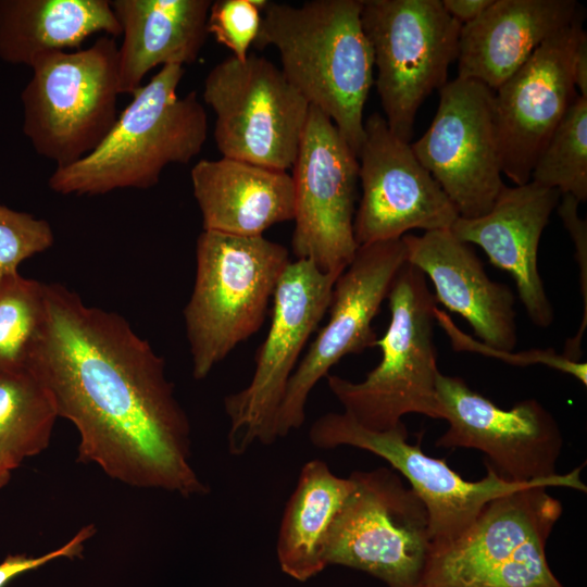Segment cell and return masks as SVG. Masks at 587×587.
I'll use <instances>...</instances> for the list:
<instances>
[{"mask_svg":"<svg viewBox=\"0 0 587 587\" xmlns=\"http://www.w3.org/2000/svg\"><path fill=\"white\" fill-rule=\"evenodd\" d=\"M353 489L352 477L335 475L326 462L304 463L277 536L276 555L284 574L303 583L326 569L323 548L328 529Z\"/></svg>","mask_w":587,"mask_h":587,"instance_id":"obj_25","label":"cell"},{"mask_svg":"<svg viewBox=\"0 0 587 587\" xmlns=\"http://www.w3.org/2000/svg\"><path fill=\"white\" fill-rule=\"evenodd\" d=\"M545 483L489 501L453 541L430 551L419 587H564L546 557L563 508Z\"/></svg>","mask_w":587,"mask_h":587,"instance_id":"obj_6","label":"cell"},{"mask_svg":"<svg viewBox=\"0 0 587 587\" xmlns=\"http://www.w3.org/2000/svg\"><path fill=\"white\" fill-rule=\"evenodd\" d=\"M270 1L217 0L211 3L208 33L230 50L232 57L243 61L254 43L262 24V12Z\"/></svg>","mask_w":587,"mask_h":587,"instance_id":"obj_30","label":"cell"},{"mask_svg":"<svg viewBox=\"0 0 587 587\" xmlns=\"http://www.w3.org/2000/svg\"><path fill=\"white\" fill-rule=\"evenodd\" d=\"M460 217L488 213L505 186L494 121V91L457 77L439 89L437 112L411 145Z\"/></svg>","mask_w":587,"mask_h":587,"instance_id":"obj_16","label":"cell"},{"mask_svg":"<svg viewBox=\"0 0 587 587\" xmlns=\"http://www.w3.org/2000/svg\"><path fill=\"white\" fill-rule=\"evenodd\" d=\"M390 321L377 339L382 359L361 382L338 375L325 378L335 398L360 426L385 432L419 413L440 419L436 383L439 375L434 341L437 301L425 275L405 263L387 296Z\"/></svg>","mask_w":587,"mask_h":587,"instance_id":"obj_5","label":"cell"},{"mask_svg":"<svg viewBox=\"0 0 587 587\" xmlns=\"http://www.w3.org/2000/svg\"><path fill=\"white\" fill-rule=\"evenodd\" d=\"M530 180L587 199V99L577 95L537 158Z\"/></svg>","mask_w":587,"mask_h":587,"instance_id":"obj_28","label":"cell"},{"mask_svg":"<svg viewBox=\"0 0 587 587\" xmlns=\"http://www.w3.org/2000/svg\"><path fill=\"white\" fill-rule=\"evenodd\" d=\"M573 78L579 96L587 99V34L583 30L575 48Z\"/></svg>","mask_w":587,"mask_h":587,"instance_id":"obj_35","label":"cell"},{"mask_svg":"<svg viewBox=\"0 0 587 587\" xmlns=\"http://www.w3.org/2000/svg\"><path fill=\"white\" fill-rule=\"evenodd\" d=\"M494 0H441L448 14L461 25L478 18Z\"/></svg>","mask_w":587,"mask_h":587,"instance_id":"obj_34","label":"cell"},{"mask_svg":"<svg viewBox=\"0 0 587 587\" xmlns=\"http://www.w3.org/2000/svg\"><path fill=\"white\" fill-rule=\"evenodd\" d=\"M350 476L354 489L328 529L325 566L359 570L387 587H419L433 548L425 504L391 469Z\"/></svg>","mask_w":587,"mask_h":587,"instance_id":"obj_8","label":"cell"},{"mask_svg":"<svg viewBox=\"0 0 587 587\" xmlns=\"http://www.w3.org/2000/svg\"><path fill=\"white\" fill-rule=\"evenodd\" d=\"M18 465L11 459L0 455V487L4 486L11 476V472Z\"/></svg>","mask_w":587,"mask_h":587,"instance_id":"obj_36","label":"cell"},{"mask_svg":"<svg viewBox=\"0 0 587 587\" xmlns=\"http://www.w3.org/2000/svg\"><path fill=\"white\" fill-rule=\"evenodd\" d=\"M118 47L102 36L90 47L38 57L21 93L23 133L35 151L68 166L92 152L117 114Z\"/></svg>","mask_w":587,"mask_h":587,"instance_id":"obj_7","label":"cell"},{"mask_svg":"<svg viewBox=\"0 0 587 587\" xmlns=\"http://www.w3.org/2000/svg\"><path fill=\"white\" fill-rule=\"evenodd\" d=\"M401 238L407 262L433 283L437 303L461 315L485 346L511 352L517 342L515 296L488 277L472 247L450 229Z\"/></svg>","mask_w":587,"mask_h":587,"instance_id":"obj_20","label":"cell"},{"mask_svg":"<svg viewBox=\"0 0 587 587\" xmlns=\"http://www.w3.org/2000/svg\"><path fill=\"white\" fill-rule=\"evenodd\" d=\"M580 14L575 0H494L478 18L461 27L458 77L495 91Z\"/></svg>","mask_w":587,"mask_h":587,"instance_id":"obj_21","label":"cell"},{"mask_svg":"<svg viewBox=\"0 0 587 587\" xmlns=\"http://www.w3.org/2000/svg\"><path fill=\"white\" fill-rule=\"evenodd\" d=\"M408 436L403 422L391 429L374 432L360 426L345 412L325 413L309 429V440L316 448L355 447L383 458L403 475L428 511L432 549L461 536L492 499L534 483L555 487L548 482L511 483L487 465L485 477L465 480L445 459L425 454L420 441L410 444Z\"/></svg>","mask_w":587,"mask_h":587,"instance_id":"obj_15","label":"cell"},{"mask_svg":"<svg viewBox=\"0 0 587 587\" xmlns=\"http://www.w3.org/2000/svg\"><path fill=\"white\" fill-rule=\"evenodd\" d=\"M202 97L215 114L213 136L224 158L292 167L310 104L280 68L254 53L229 57L208 73Z\"/></svg>","mask_w":587,"mask_h":587,"instance_id":"obj_11","label":"cell"},{"mask_svg":"<svg viewBox=\"0 0 587 587\" xmlns=\"http://www.w3.org/2000/svg\"><path fill=\"white\" fill-rule=\"evenodd\" d=\"M583 14L542 42L494 91V121L501 171L514 185L530 180L549 139L578 95L573 78Z\"/></svg>","mask_w":587,"mask_h":587,"instance_id":"obj_18","label":"cell"},{"mask_svg":"<svg viewBox=\"0 0 587 587\" xmlns=\"http://www.w3.org/2000/svg\"><path fill=\"white\" fill-rule=\"evenodd\" d=\"M45 321L27 369L79 435L78 461L127 486L210 491L191 462L189 419L165 360L120 314L45 283Z\"/></svg>","mask_w":587,"mask_h":587,"instance_id":"obj_1","label":"cell"},{"mask_svg":"<svg viewBox=\"0 0 587 587\" xmlns=\"http://www.w3.org/2000/svg\"><path fill=\"white\" fill-rule=\"evenodd\" d=\"M561 192L533 180L500 191L491 210L475 218L458 217L450 230L463 242L483 249L490 263L508 272L529 320L540 328L554 319L538 270L541 234Z\"/></svg>","mask_w":587,"mask_h":587,"instance_id":"obj_19","label":"cell"},{"mask_svg":"<svg viewBox=\"0 0 587 587\" xmlns=\"http://www.w3.org/2000/svg\"><path fill=\"white\" fill-rule=\"evenodd\" d=\"M361 23L373 51L384 118L410 142L421 104L447 83L462 25L441 0H362Z\"/></svg>","mask_w":587,"mask_h":587,"instance_id":"obj_9","label":"cell"},{"mask_svg":"<svg viewBox=\"0 0 587 587\" xmlns=\"http://www.w3.org/2000/svg\"><path fill=\"white\" fill-rule=\"evenodd\" d=\"M434 315L435 321H437L449 335L455 350L477 351L478 353L498 358L515 365L544 364L575 377L584 386L587 385V363L585 362L567 360L552 349H534L515 354L495 350L463 334L454 325L448 314L438 308L435 309Z\"/></svg>","mask_w":587,"mask_h":587,"instance_id":"obj_31","label":"cell"},{"mask_svg":"<svg viewBox=\"0 0 587 587\" xmlns=\"http://www.w3.org/2000/svg\"><path fill=\"white\" fill-rule=\"evenodd\" d=\"M210 0H113L123 39L118 47L120 93L133 95L158 65L193 63L209 35Z\"/></svg>","mask_w":587,"mask_h":587,"instance_id":"obj_23","label":"cell"},{"mask_svg":"<svg viewBox=\"0 0 587 587\" xmlns=\"http://www.w3.org/2000/svg\"><path fill=\"white\" fill-rule=\"evenodd\" d=\"M289 263L287 248L263 235L200 233L193 288L184 309L197 380L261 328Z\"/></svg>","mask_w":587,"mask_h":587,"instance_id":"obj_4","label":"cell"},{"mask_svg":"<svg viewBox=\"0 0 587 587\" xmlns=\"http://www.w3.org/2000/svg\"><path fill=\"white\" fill-rule=\"evenodd\" d=\"M204 230L259 236L292 221L291 175L235 159L200 160L190 172Z\"/></svg>","mask_w":587,"mask_h":587,"instance_id":"obj_22","label":"cell"},{"mask_svg":"<svg viewBox=\"0 0 587 587\" xmlns=\"http://www.w3.org/2000/svg\"><path fill=\"white\" fill-rule=\"evenodd\" d=\"M340 274L324 273L303 259L290 261L272 298L271 324L258 349L250 383L224 398L228 451L242 455L278 437L277 414L301 352L325 316Z\"/></svg>","mask_w":587,"mask_h":587,"instance_id":"obj_10","label":"cell"},{"mask_svg":"<svg viewBox=\"0 0 587 587\" xmlns=\"http://www.w3.org/2000/svg\"><path fill=\"white\" fill-rule=\"evenodd\" d=\"M291 249L324 273L341 274L359 248L353 233L359 160L332 120L310 105L292 165Z\"/></svg>","mask_w":587,"mask_h":587,"instance_id":"obj_13","label":"cell"},{"mask_svg":"<svg viewBox=\"0 0 587 587\" xmlns=\"http://www.w3.org/2000/svg\"><path fill=\"white\" fill-rule=\"evenodd\" d=\"M46 314L45 283L0 277V373L27 369Z\"/></svg>","mask_w":587,"mask_h":587,"instance_id":"obj_27","label":"cell"},{"mask_svg":"<svg viewBox=\"0 0 587 587\" xmlns=\"http://www.w3.org/2000/svg\"><path fill=\"white\" fill-rule=\"evenodd\" d=\"M93 525H87L79 529L63 546L51 550L39 557H27L26 554H9L0 563V587H5L15 577L46 565L47 563L61 558L73 559L79 557L84 550L85 542L93 535Z\"/></svg>","mask_w":587,"mask_h":587,"instance_id":"obj_33","label":"cell"},{"mask_svg":"<svg viewBox=\"0 0 587 587\" xmlns=\"http://www.w3.org/2000/svg\"><path fill=\"white\" fill-rule=\"evenodd\" d=\"M122 35L108 0H0V59L30 67L40 55L78 49L90 36Z\"/></svg>","mask_w":587,"mask_h":587,"instance_id":"obj_24","label":"cell"},{"mask_svg":"<svg viewBox=\"0 0 587 587\" xmlns=\"http://www.w3.org/2000/svg\"><path fill=\"white\" fill-rule=\"evenodd\" d=\"M440 419L448 429L436 447L477 449L500 478L517 484L548 482L586 492L582 467L557 473L563 446L560 427L536 399L503 410L470 388L463 378L439 373L436 383Z\"/></svg>","mask_w":587,"mask_h":587,"instance_id":"obj_12","label":"cell"},{"mask_svg":"<svg viewBox=\"0 0 587 587\" xmlns=\"http://www.w3.org/2000/svg\"><path fill=\"white\" fill-rule=\"evenodd\" d=\"M407 263L402 238L359 246L353 260L337 277L328 322L319 332L287 385L276 421L278 438L299 429L315 385L348 354L375 347L372 322Z\"/></svg>","mask_w":587,"mask_h":587,"instance_id":"obj_14","label":"cell"},{"mask_svg":"<svg viewBox=\"0 0 587 587\" xmlns=\"http://www.w3.org/2000/svg\"><path fill=\"white\" fill-rule=\"evenodd\" d=\"M362 195L354 214L359 246L399 239L409 230L450 229L459 214L432 174L379 113L364 120L358 154Z\"/></svg>","mask_w":587,"mask_h":587,"instance_id":"obj_17","label":"cell"},{"mask_svg":"<svg viewBox=\"0 0 587 587\" xmlns=\"http://www.w3.org/2000/svg\"><path fill=\"white\" fill-rule=\"evenodd\" d=\"M58 413L28 370L0 373V455L17 465L48 448Z\"/></svg>","mask_w":587,"mask_h":587,"instance_id":"obj_26","label":"cell"},{"mask_svg":"<svg viewBox=\"0 0 587 587\" xmlns=\"http://www.w3.org/2000/svg\"><path fill=\"white\" fill-rule=\"evenodd\" d=\"M53 243L54 234L48 221L0 204V277L18 273L23 261Z\"/></svg>","mask_w":587,"mask_h":587,"instance_id":"obj_29","label":"cell"},{"mask_svg":"<svg viewBox=\"0 0 587 587\" xmlns=\"http://www.w3.org/2000/svg\"><path fill=\"white\" fill-rule=\"evenodd\" d=\"M183 75L182 65L162 66L132 95L92 152L54 170L49 188L64 196L148 189L159 183L167 165L187 164L197 157L208 137V117L196 91L177 95Z\"/></svg>","mask_w":587,"mask_h":587,"instance_id":"obj_3","label":"cell"},{"mask_svg":"<svg viewBox=\"0 0 587 587\" xmlns=\"http://www.w3.org/2000/svg\"><path fill=\"white\" fill-rule=\"evenodd\" d=\"M361 11L362 0H312L300 7L268 2L254 41L260 49H277L287 80L332 120L357 157L374 84Z\"/></svg>","mask_w":587,"mask_h":587,"instance_id":"obj_2","label":"cell"},{"mask_svg":"<svg viewBox=\"0 0 587 587\" xmlns=\"http://www.w3.org/2000/svg\"><path fill=\"white\" fill-rule=\"evenodd\" d=\"M558 204V213L565 229L569 232L574 243V258L579 270V285L583 297V316L575 336L567 338L564 344L562 355L567 360L578 362L583 355V338L587 327V223L578 215L580 203L572 195H561Z\"/></svg>","mask_w":587,"mask_h":587,"instance_id":"obj_32","label":"cell"}]
</instances>
